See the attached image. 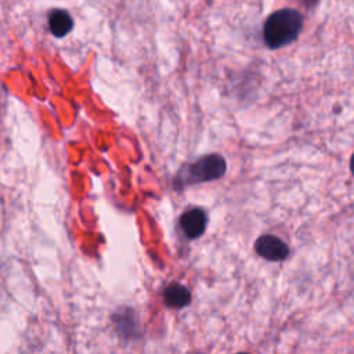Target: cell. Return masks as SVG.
<instances>
[{"instance_id":"4","label":"cell","mask_w":354,"mask_h":354,"mask_svg":"<svg viewBox=\"0 0 354 354\" xmlns=\"http://www.w3.org/2000/svg\"><path fill=\"white\" fill-rule=\"evenodd\" d=\"M180 225H181L183 232L188 238H191V239L198 238L203 234V231L206 228V214L199 207L189 209L181 216Z\"/></svg>"},{"instance_id":"3","label":"cell","mask_w":354,"mask_h":354,"mask_svg":"<svg viewBox=\"0 0 354 354\" xmlns=\"http://www.w3.org/2000/svg\"><path fill=\"white\" fill-rule=\"evenodd\" d=\"M254 252L268 261H282L289 254L288 245L278 236L267 234L260 235L254 242Z\"/></svg>"},{"instance_id":"7","label":"cell","mask_w":354,"mask_h":354,"mask_svg":"<svg viewBox=\"0 0 354 354\" xmlns=\"http://www.w3.org/2000/svg\"><path fill=\"white\" fill-rule=\"evenodd\" d=\"M350 170H351V173L354 174V153H353V156H351V159H350Z\"/></svg>"},{"instance_id":"1","label":"cell","mask_w":354,"mask_h":354,"mask_svg":"<svg viewBox=\"0 0 354 354\" xmlns=\"http://www.w3.org/2000/svg\"><path fill=\"white\" fill-rule=\"evenodd\" d=\"M303 26L301 14L292 8H282L272 12L264 22L263 39L270 48H279L290 44L299 36Z\"/></svg>"},{"instance_id":"5","label":"cell","mask_w":354,"mask_h":354,"mask_svg":"<svg viewBox=\"0 0 354 354\" xmlns=\"http://www.w3.org/2000/svg\"><path fill=\"white\" fill-rule=\"evenodd\" d=\"M163 299L169 307L181 308L191 301V293L180 283H170L163 292Z\"/></svg>"},{"instance_id":"2","label":"cell","mask_w":354,"mask_h":354,"mask_svg":"<svg viewBox=\"0 0 354 354\" xmlns=\"http://www.w3.org/2000/svg\"><path fill=\"white\" fill-rule=\"evenodd\" d=\"M225 169L227 165L221 155H205L187 167V170L183 173V181L187 184H195L217 180L224 176Z\"/></svg>"},{"instance_id":"8","label":"cell","mask_w":354,"mask_h":354,"mask_svg":"<svg viewBox=\"0 0 354 354\" xmlns=\"http://www.w3.org/2000/svg\"><path fill=\"white\" fill-rule=\"evenodd\" d=\"M238 354H249V353H238Z\"/></svg>"},{"instance_id":"6","label":"cell","mask_w":354,"mask_h":354,"mask_svg":"<svg viewBox=\"0 0 354 354\" xmlns=\"http://www.w3.org/2000/svg\"><path fill=\"white\" fill-rule=\"evenodd\" d=\"M48 25L51 32L57 37H61L72 29V18L64 10H54L48 17Z\"/></svg>"}]
</instances>
